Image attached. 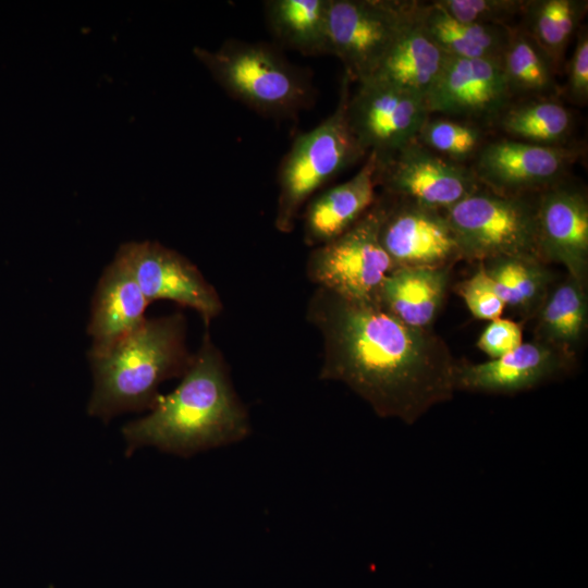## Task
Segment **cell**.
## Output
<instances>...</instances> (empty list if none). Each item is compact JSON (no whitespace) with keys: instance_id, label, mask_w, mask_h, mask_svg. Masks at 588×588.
I'll list each match as a JSON object with an SVG mask.
<instances>
[{"instance_id":"6da1fadb","label":"cell","mask_w":588,"mask_h":588,"mask_svg":"<svg viewBox=\"0 0 588 588\" xmlns=\"http://www.w3.org/2000/svg\"><path fill=\"white\" fill-rule=\"evenodd\" d=\"M306 318L322 336L319 378L345 384L379 417L413 425L453 399L457 363L431 328L406 326L377 303L320 287Z\"/></svg>"},{"instance_id":"7a4b0ae2","label":"cell","mask_w":588,"mask_h":588,"mask_svg":"<svg viewBox=\"0 0 588 588\" xmlns=\"http://www.w3.org/2000/svg\"><path fill=\"white\" fill-rule=\"evenodd\" d=\"M250 431L248 412L208 332L179 385L122 428L127 454L152 446L182 457L241 442Z\"/></svg>"},{"instance_id":"3957f363","label":"cell","mask_w":588,"mask_h":588,"mask_svg":"<svg viewBox=\"0 0 588 588\" xmlns=\"http://www.w3.org/2000/svg\"><path fill=\"white\" fill-rule=\"evenodd\" d=\"M88 358L94 380L89 416L108 422L124 413L150 411L160 384L181 378L192 362L185 317L177 311L147 318L110 351Z\"/></svg>"},{"instance_id":"277c9868","label":"cell","mask_w":588,"mask_h":588,"mask_svg":"<svg viewBox=\"0 0 588 588\" xmlns=\"http://www.w3.org/2000/svg\"><path fill=\"white\" fill-rule=\"evenodd\" d=\"M193 52L230 97L261 115L294 118L314 100L310 75L268 44L230 39Z\"/></svg>"},{"instance_id":"5b68a950","label":"cell","mask_w":588,"mask_h":588,"mask_svg":"<svg viewBox=\"0 0 588 588\" xmlns=\"http://www.w3.org/2000/svg\"><path fill=\"white\" fill-rule=\"evenodd\" d=\"M351 83L344 73L334 111L299 134L280 163L274 226L281 233L293 231L303 207L321 187L367 156L347 120Z\"/></svg>"},{"instance_id":"8992f818","label":"cell","mask_w":588,"mask_h":588,"mask_svg":"<svg viewBox=\"0 0 588 588\" xmlns=\"http://www.w3.org/2000/svg\"><path fill=\"white\" fill-rule=\"evenodd\" d=\"M536 195H502L480 186L446 209L444 213L462 260L482 262L503 256L539 258Z\"/></svg>"},{"instance_id":"52a82bcc","label":"cell","mask_w":588,"mask_h":588,"mask_svg":"<svg viewBox=\"0 0 588 588\" xmlns=\"http://www.w3.org/2000/svg\"><path fill=\"white\" fill-rule=\"evenodd\" d=\"M383 209L384 199L378 197L346 232L311 249L306 273L316 287L353 301L378 302L384 279L395 268L379 238Z\"/></svg>"},{"instance_id":"ba28073f","label":"cell","mask_w":588,"mask_h":588,"mask_svg":"<svg viewBox=\"0 0 588 588\" xmlns=\"http://www.w3.org/2000/svg\"><path fill=\"white\" fill-rule=\"evenodd\" d=\"M417 1L329 0L327 54L352 82L366 79L412 15Z\"/></svg>"},{"instance_id":"9c48e42d","label":"cell","mask_w":588,"mask_h":588,"mask_svg":"<svg viewBox=\"0 0 588 588\" xmlns=\"http://www.w3.org/2000/svg\"><path fill=\"white\" fill-rule=\"evenodd\" d=\"M377 161V186L385 195L440 211L482 186L471 168L439 156L416 139Z\"/></svg>"},{"instance_id":"30bf717a","label":"cell","mask_w":588,"mask_h":588,"mask_svg":"<svg viewBox=\"0 0 588 588\" xmlns=\"http://www.w3.org/2000/svg\"><path fill=\"white\" fill-rule=\"evenodd\" d=\"M357 84L347 101V120L366 155L382 160L416 139L430 115L425 98L373 81Z\"/></svg>"},{"instance_id":"8fae6325","label":"cell","mask_w":588,"mask_h":588,"mask_svg":"<svg viewBox=\"0 0 588 588\" xmlns=\"http://www.w3.org/2000/svg\"><path fill=\"white\" fill-rule=\"evenodd\" d=\"M148 303L168 299L197 311L206 326L223 309L216 289L186 257L156 241L126 242L115 254Z\"/></svg>"},{"instance_id":"7c38bea8","label":"cell","mask_w":588,"mask_h":588,"mask_svg":"<svg viewBox=\"0 0 588 588\" xmlns=\"http://www.w3.org/2000/svg\"><path fill=\"white\" fill-rule=\"evenodd\" d=\"M579 150L543 146L512 138L487 143L471 167L480 184L510 196L535 195L565 180Z\"/></svg>"},{"instance_id":"4fadbf2b","label":"cell","mask_w":588,"mask_h":588,"mask_svg":"<svg viewBox=\"0 0 588 588\" xmlns=\"http://www.w3.org/2000/svg\"><path fill=\"white\" fill-rule=\"evenodd\" d=\"M383 199L379 238L395 268H452L462 260L444 211L388 195Z\"/></svg>"},{"instance_id":"5bb4252c","label":"cell","mask_w":588,"mask_h":588,"mask_svg":"<svg viewBox=\"0 0 588 588\" xmlns=\"http://www.w3.org/2000/svg\"><path fill=\"white\" fill-rule=\"evenodd\" d=\"M512 98L501 61L446 57L426 101L430 114L479 124L497 122Z\"/></svg>"},{"instance_id":"9a60e30c","label":"cell","mask_w":588,"mask_h":588,"mask_svg":"<svg viewBox=\"0 0 588 588\" xmlns=\"http://www.w3.org/2000/svg\"><path fill=\"white\" fill-rule=\"evenodd\" d=\"M537 245L547 265L560 264L586 284L588 272V199L563 180L536 195Z\"/></svg>"},{"instance_id":"2e32d148","label":"cell","mask_w":588,"mask_h":588,"mask_svg":"<svg viewBox=\"0 0 588 588\" xmlns=\"http://www.w3.org/2000/svg\"><path fill=\"white\" fill-rule=\"evenodd\" d=\"M574 356L534 340L511 353L478 364H458L455 390L482 394L513 395L536 389L567 373Z\"/></svg>"},{"instance_id":"e0dca14e","label":"cell","mask_w":588,"mask_h":588,"mask_svg":"<svg viewBox=\"0 0 588 588\" xmlns=\"http://www.w3.org/2000/svg\"><path fill=\"white\" fill-rule=\"evenodd\" d=\"M148 304L130 269L114 256L102 271L91 298L88 357L107 353L136 331L147 319Z\"/></svg>"},{"instance_id":"ac0fdd59","label":"cell","mask_w":588,"mask_h":588,"mask_svg":"<svg viewBox=\"0 0 588 588\" xmlns=\"http://www.w3.org/2000/svg\"><path fill=\"white\" fill-rule=\"evenodd\" d=\"M377 167L375 154H368L360 169L347 181L313 197L305 206L303 241L314 248L323 245L353 226L376 203Z\"/></svg>"},{"instance_id":"d6986e66","label":"cell","mask_w":588,"mask_h":588,"mask_svg":"<svg viewBox=\"0 0 588 588\" xmlns=\"http://www.w3.org/2000/svg\"><path fill=\"white\" fill-rule=\"evenodd\" d=\"M417 4L418 1L391 47L364 81L387 84L426 99L446 56L424 32L417 19Z\"/></svg>"},{"instance_id":"ffe728a7","label":"cell","mask_w":588,"mask_h":588,"mask_svg":"<svg viewBox=\"0 0 588 588\" xmlns=\"http://www.w3.org/2000/svg\"><path fill=\"white\" fill-rule=\"evenodd\" d=\"M451 268H395L384 279L378 304L406 326L430 329L444 302Z\"/></svg>"},{"instance_id":"44dd1931","label":"cell","mask_w":588,"mask_h":588,"mask_svg":"<svg viewBox=\"0 0 588 588\" xmlns=\"http://www.w3.org/2000/svg\"><path fill=\"white\" fill-rule=\"evenodd\" d=\"M416 13L424 32L446 57L501 61L512 26L465 23L434 1H418Z\"/></svg>"},{"instance_id":"7402d4cb","label":"cell","mask_w":588,"mask_h":588,"mask_svg":"<svg viewBox=\"0 0 588 588\" xmlns=\"http://www.w3.org/2000/svg\"><path fill=\"white\" fill-rule=\"evenodd\" d=\"M535 318V340L573 355L587 328L586 284L567 274L551 286Z\"/></svg>"},{"instance_id":"603a6c76","label":"cell","mask_w":588,"mask_h":588,"mask_svg":"<svg viewBox=\"0 0 588 588\" xmlns=\"http://www.w3.org/2000/svg\"><path fill=\"white\" fill-rule=\"evenodd\" d=\"M481 264L505 307L535 317L553 285L548 265L532 256H503Z\"/></svg>"},{"instance_id":"cb8c5ba5","label":"cell","mask_w":588,"mask_h":588,"mask_svg":"<svg viewBox=\"0 0 588 588\" xmlns=\"http://www.w3.org/2000/svg\"><path fill=\"white\" fill-rule=\"evenodd\" d=\"M265 15L273 37L304 56L327 54L329 0H269Z\"/></svg>"},{"instance_id":"d4e9b609","label":"cell","mask_w":588,"mask_h":588,"mask_svg":"<svg viewBox=\"0 0 588 588\" xmlns=\"http://www.w3.org/2000/svg\"><path fill=\"white\" fill-rule=\"evenodd\" d=\"M586 0H526L522 26L551 60L559 72L565 50L581 27Z\"/></svg>"},{"instance_id":"484cf974","label":"cell","mask_w":588,"mask_h":588,"mask_svg":"<svg viewBox=\"0 0 588 588\" xmlns=\"http://www.w3.org/2000/svg\"><path fill=\"white\" fill-rule=\"evenodd\" d=\"M495 123L512 139L565 146L573 128V117L561 102L548 97L511 103Z\"/></svg>"},{"instance_id":"4316f807","label":"cell","mask_w":588,"mask_h":588,"mask_svg":"<svg viewBox=\"0 0 588 588\" xmlns=\"http://www.w3.org/2000/svg\"><path fill=\"white\" fill-rule=\"evenodd\" d=\"M501 65L512 96L548 98L555 93L558 71L522 26L511 28Z\"/></svg>"},{"instance_id":"83f0119b","label":"cell","mask_w":588,"mask_h":588,"mask_svg":"<svg viewBox=\"0 0 588 588\" xmlns=\"http://www.w3.org/2000/svg\"><path fill=\"white\" fill-rule=\"evenodd\" d=\"M416 140L439 156L457 163L477 156L485 140L479 124L431 114L420 127Z\"/></svg>"},{"instance_id":"f1b7e54d","label":"cell","mask_w":588,"mask_h":588,"mask_svg":"<svg viewBox=\"0 0 588 588\" xmlns=\"http://www.w3.org/2000/svg\"><path fill=\"white\" fill-rule=\"evenodd\" d=\"M450 15L465 23L507 26L522 15L526 0H436Z\"/></svg>"},{"instance_id":"f546056e","label":"cell","mask_w":588,"mask_h":588,"mask_svg":"<svg viewBox=\"0 0 588 588\" xmlns=\"http://www.w3.org/2000/svg\"><path fill=\"white\" fill-rule=\"evenodd\" d=\"M457 294L464 299L471 315L480 320L501 318L506 308L481 264L470 278L458 283Z\"/></svg>"},{"instance_id":"4dcf8cb0","label":"cell","mask_w":588,"mask_h":588,"mask_svg":"<svg viewBox=\"0 0 588 588\" xmlns=\"http://www.w3.org/2000/svg\"><path fill=\"white\" fill-rule=\"evenodd\" d=\"M522 343L520 324L510 319L498 318L490 321L479 335L476 345L491 359H495L511 353Z\"/></svg>"},{"instance_id":"1f68e13d","label":"cell","mask_w":588,"mask_h":588,"mask_svg":"<svg viewBox=\"0 0 588 588\" xmlns=\"http://www.w3.org/2000/svg\"><path fill=\"white\" fill-rule=\"evenodd\" d=\"M576 45L567 63V94L577 105L588 101V32L581 26L576 35Z\"/></svg>"}]
</instances>
